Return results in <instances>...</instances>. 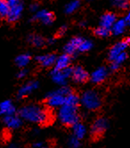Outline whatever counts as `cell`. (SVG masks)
<instances>
[{
	"instance_id": "cell-1",
	"label": "cell",
	"mask_w": 130,
	"mask_h": 148,
	"mask_svg": "<svg viewBox=\"0 0 130 148\" xmlns=\"http://www.w3.org/2000/svg\"><path fill=\"white\" fill-rule=\"evenodd\" d=\"M20 117L25 121L44 125L49 122V112L39 104H26L19 110Z\"/></svg>"
},
{
	"instance_id": "cell-2",
	"label": "cell",
	"mask_w": 130,
	"mask_h": 148,
	"mask_svg": "<svg viewBox=\"0 0 130 148\" xmlns=\"http://www.w3.org/2000/svg\"><path fill=\"white\" fill-rule=\"evenodd\" d=\"M57 117L59 121L66 127H72L76 123L80 121V115L79 106L64 103L58 109Z\"/></svg>"
},
{
	"instance_id": "cell-3",
	"label": "cell",
	"mask_w": 130,
	"mask_h": 148,
	"mask_svg": "<svg viewBox=\"0 0 130 148\" xmlns=\"http://www.w3.org/2000/svg\"><path fill=\"white\" fill-rule=\"evenodd\" d=\"M80 104L88 111H97L103 105V98L99 92L94 89L84 91L80 96Z\"/></svg>"
},
{
	"instance_id": "cell-4",
	"label": "cell",
	"mask_w": 130,
	"mask_h": 148,
	"mask_svg": "<svg viewBox=\"0 0 130 148\" xmlns=\"http://www.w3.org/2000/svg\"><path fill=\"white\" fill-rule=\"evenodd\" d=\"M72 92L71 88L67 86H62L59 88L51 91L47 95V104L49 108H60L66 102V97Z\"/></svg>"
},
{
	"instance_id": "cell-5",
	"label": "cell",
	"mask_w": 130,
	"mask_h": 148,
	"mask_svg": "<svg viewBox=\"0 0 130 148\" xmlns=\"http://www.w3.org/2000/svg\"><path fill=\"white\" fill-rule=\"evenodd\" d=\"M110 128V121L106 117L96 118L91 125L90 132L94 138H99L105 134Z\"/></svg>"
},
{
	"instance_id": "cell-6",
	"label": "cell",
	"mask_w": 130,
	"mask_h": 148,
	"mask_svg": "<svg viewBox=\"0 0 130 148\" xmlns=\"http://www.w3.org/2000/svg\"><path fill=\"white\" fill-rule=\"evenodd\" d=\"M72 74V68L69 67L64 70H57L53 69L51 71V79L52 80L55 82L60 87L62 86H66L67 80L71 78Z\"/></svg>"
},
{
	"instance_id": "cell-7",
	"label": "cell",
	"mask_w": 130,
	"mask_h": 148,
	"mask_svg": "<svg viewBox=\"0 0 130 148\" xmlns=\"http://www.w3.org/2000/svg\"><path fill=\"white\" fill-rule=\"evenodd\" d=\"M9 5V12L7 20L9 22H16L23 12V4L21 0H7Z\"/></svg>"
},
{
	"instance_id": "cell-8",
	"label": "cell",
	"mask_w": 130,
	"mask_h": 148,
	"mask_svg": "<svg viewBox=\"0 0 130 148\" xmlns=\"http://www.w3.org/2000/svg\"><path fill=\"white\" fill-rule=\"evenodd\" d=\"M39 83L37 80H30L25 83L23 86H21L17 92V98L18 99H23L29 95H31L35 90L38 88Z\"/></svg>"
},
{
	"instance_id": "cell-9",
	"label": "cell",
	"mask_w": 130,
	"mask_h": 148,
	"mask_svg": "<svg viewBox=\"0 0 130 148\" xmlns=\"http://www.w3.org/2000/svg\"><path fill=\"white\" fill-rule=\"evenodd\" d=\"M108 76H109V69H107L104 66H101L96 68L92 72L89 79L95 85H99V84H102L106 80Z\"/></svg>"
},
{
	"instance_id": "cell-10",
	"label": "cell",
	"mask_w": 130,
	"mask_h": 148,
	"mask_svg": "<svg viewBox=\"0 0 130 148\" xmlns=\"http://www.w3.org/2000/svg\"><path fill=\"white\" fill-rule=\"evenodd\" d=\"M128 43L126 41V40H122V41H120V42H117L116 44H114L110 51H109V54H108V59H109L110 62H112L114 61L118 56L121 55L122 53L126 52L127 47H128Z\"/></svg>"
},
{
	"instance_id": "cell-11",
	"label": "cell",
	"mask_w": 130,
	"mask_h": 148,
	"mask_svg": "<svg viewBox=\"0 0 130 148\" xmlns=\"http://www.w3.org/2000/svg\"><path fill=\"white\" fill-rule=\"evenodd\" d=\"M90 78V75L82 66H75L72 68L71 79L78 84L86 83Z\"/></svg>"
},
{
	"instance_id": "cell-12",
	"label": "cell",
	"mask_w": 130,
	"mask_h": 148,
	"mask_svg": "<svg viewBox=\"0 0 130 148\" xmlns=\"http://www.w3.org/2000/svg\"><path fill=\"white\" fill-rule=\"evenodd\" d=\"M3 121L5 125V127H7L10 130H19L21 126H23V120L20 117V115L13 114V115H9V116H5V117L3 118Z\"/></svg>"
},
{
	"instance_id": "cell-13",
	"label": "cell",
	"mask_w": 130,
	"mask_h": 148,
	"mask_svg": "<svg viewBox=\"0 0 130 148\" xmlns=\"http://www.w3.org/2000/svg\"><path fill=\"white\" fill-rule=\"evenodd\" d=\"M84 38H80V37H75L72 38L68 43L64 46L63 47V51H64V54H67L69 56H73L75 55L76 53L79 51V47L81 44V42Z\"/></svg>"
},
{
	"instance_id": "cell-14",
	"label": "cell",
	"mask_w": 130,
	"mask_h": 148,
	"mask_svg": "<svg viewBox=\"0 0 130 148\" xmlns=\"http://www.w3.org/2000/svg\"><path fill=\"white\" fill-rule=\"evenodd\" d=\"M33 19L39 21V22L46 25H50L53 23V20H55V16H53V14L51 12L47 11V10H38L34 15Z\"/></svg>"
},
{
	"instance_id": "cell-15",
	"label": "cell",
	"mask_w": 130,
	"mask_h": 148,
	"mask_svg": "<svg viewBox=\"0 0 130 148\" xmlns=\"http://www.w3.org/2000/svg\"><path fill=\"white\" fill-rule=\"evenodd\" d=\"M16 113V108L14 103L11 100H4L0 103V116L5 117V116L13 115Z\"/></svg>"
},
{
	"instance_id": "cell-16",
	"label": "cell",
	"mask_w": 130,
	"mask_h": 148,
	"mask_svg": "<svg viewBox=\"0 0 130 148\" xmlns=\"http://www.w3.org/2000/svg\"><path fill=\"white\" fill-rule=\"evenodd\" d=\"M56 56L55 54H47L43 56H38L37 57V61L39 64L43 67H51L55 64Z\"/></svg>"
},
{
	"instance_id": "cell-17",
	"label": "cell",
	"mask_w": 130,
	"mask_h": 148,
	"mask_svg": "<svg viewBox=\"0 0 130 148\" xmlns=\"http://www.w3.org/2000/svg\"><path fill=\"white\" fill-rule=\"evenodd\" d=\"M70 62H71V56L67 54H63L56 58L55 69L64 70L66 68H69V67H70Z\"/></svg>"
},
{
	"instance_id": "cell-18",
	"label": "cell",
	"mask_w": 130,
	"mask_h": 148,
	"mask_svg": "<svg viewBox=\"0 0 130 148\" xmlns=\"http://www.w3.org/2000/svg\"><path fill=\"white\" fill-rule=\"evenodd\" d=\"M117 16L113 13H106L104 14L100 20V26L107 28V29H112L113 24L116 23L117 21Z\"/></svg>"
},
{
	"instance_id": "cell-19",
	"label": "cell",
	"mask_w": 130,
	"mask_h": 148,
	"mask_svg": "<svg viewBox=\"0 0 130 148\" xmlns=\"http://www.w3.org/2000/svg\"><path fill=\"white\" fill-rule=\"evenodd\" d=\"M71 128H72V135L76 137H78V138L80 140H82L86 136V134H88L86 126L80 121L73 125Z\"/></svg>"
},
{
	"instance_id": "cell-20",
	"label": "cell",
	"mask_w": 130,
	"mask_h": 148,
	"mask_svg": "<svg viewBox=\"0 0 130 148\" xmlns=\"http://www.w3.org/2000/svg\"><path fill=\"white\" fill-rule=\"evenodd\" d=\"M127 27L124 19H118L116 21V23L113 24V26L111 29V32L113 33L115 36H120L124 33L126 30V28Z\"/></svg>"
},
{
	"instance_id": "cell-21",
	"label": "cell",
	"mask_w": 130,
	"mask_h": 148,
	"mask_svg": "<svg viewBox=\"0 0 130 148\" xmlns=\"http://www.w3.org/2000/svg\"><path fill=\"white\" fill-rule=\"evenodd\" d=\"M29 62H30V56L29 54H21L18 56L15 59L16 65L20 69L26 68L29 63Z\"/></svg>"
},
{
	"instance_id": "cell-22",
	"label": "cell",
	"mask_w": 130,
	"mask_h": 148,
	"mask_svg": "<svg viewBox=\"0 0 130 148\" xmlns=\"http://www.w3.org/2000/svg\"><path fill=\"white\" fill-rule=\"evenodd\" d=\"M28 41L29 44L36 47H41L46 44L45 38L39 35H29L28 38Z\"/></svg>"
},
{
	"instance_id": "cell-23",
	"label": "cell",
	"mask_w": 130,
	"mask_h": 148,
	"mask_svg": "<svg viewBox=\"0 0 130 148\" xmlns=\"http://www.w3.org/2000/svg\"><path fill=\"white\" fill-rule=\"evenodd\" d=\"M65 103L79 106V105L80 104V97H79L77 94L72 91L70 94H69L66 97V102H65Z\"/></svg>"
},
{
	"instance_id": "cell-24",
	"label": "cell",
	"mask_w": 130,
	"mask_h": 148,
	"mask_svg": "<svg viewBox=\"0 0 130 148\" xmlns=\"http://www.w3.org/2000/svg\"><path fill=\"white\" fill-rule=\"evenodd\" d=\"M80 5V2L79 0H72L70 3H68L66 5H65V13L70 14L74 13L75 11H77Z\"/></svg>"
},
{
	"instance_id": "cell-25",
	"label": "cell",
	"mask_w": 130,
	"mask_h": 148,
	"mask_svg": "<svg viewBox=\"0 0 130 148\" xmlns=\"http://www.w3.org/2000/svg\"><path fill=\"white\" fill-rule=\"evenodd\" d=\"M112 5L120 10H127L130 7V0H112Z\"/></svg>"
},
{
	"instance_id": "cell-26",
	"label": "cell",
	"mask_w": 130,
	"mask_h": 148,
	"mask_svg": "<svg viewBox=\"0 0 130 148\" xmlns=\"http://www.w3.org/2000/svg\"><path fill=\"white\" fill-rule=\"evenodd\" d=\"M93 42L89 39H83L81 44L79 47V52L84 53V52H88L89 50H91L93 48Z\"/></svg>"
},
{
	"instance_id": "cell-27",
	"label": "cell",
	"mask_w": 130,
	"mask_h": 148,
	"mask_svg": "<svg viewBox=\"0 0 130 148\" xmlns=\"http://www.w3.org/2000/svg\"><path fill=\"white\" fill-rule=\"evenodd\" d=\"M111 33V29H107V28H104V27H98L96 28L95 30H94V34L96 36H98L100 38H106L110 35Z\"/></svg>"
},
{
	"instance_id": "cell-28",
	"label": "cell",
	"mask_w": 130,
	"mask_h": 148,
	"mask_svg": "<svg viewBox=\"0 0 130 148\" xmlns=\"http://www.w3.org/2000/svg\"><path fill=\"white\" fill-rule=\"evenodd\" d=\"M9 5L7 0H0V17H7Z\"/></svg>"
},
{
	"instance_id": "cell-29",
	"label": "cell",
	"mask_w": 130,
	"mask_h": 148,
	"mask_svg": "<svg viewBox=\"0 0 130 148\" xmlns=\"http://www.w3.org/2000/svg\"><path fill=\"white\" fill-rule=\"evenodd\" d=\"M68 145L70 148H80L81 140L72 135L71 136L69 137V139H68Z\"/></svg>"
},
{
	"instance_id": "cell-30",
	"label": "cell",
	"mask_w": 130,
	"mask_h": 148,
	"mask_svg": "<svg viewBox=\"0 0 130 148\" xmlns=\"http://www.w3.org/2000/svg\"><path fill=\"white\" fill-rule=\"evenodd\" d=\"M29 74V70L26 68H23L19 70V71L17 72V78L18 79H24L25 77H27V75Z\"/></svg>"
},
{
	"instance_id": "cell-31",
	"label": "cell",
	"mask_w": 130,
	"mask_h": 148,
	"mask_svg": "<svg viewBox=\"0 0 130 148\" xmlns=\"http://www.w3.org/2000/svg\"><path fill=\"white\" fill-rule=\"evenodd\" d=\"M29 10L32 13H37L38 11V3H32L29 5Z\"/></svg>"
},
{
	"instance_id": "cell-32",
	"label": "cell",
	"mask_w": 130,
	"mask_h": 148,
	"mask_svg": "<svg viewBox=\"0 0 130 148\" xmlns=\"http://www.w3.org/2000/svg\"><path fill=\"white\" fill-rule=\"evenodd\" d=\"M124 20H125V22H126L127 25V26H130V9L127 11V14H126Z\"/></svg>"
},
{
	"instance_id": "cell-33",
	"label": "cell",
	"mask_w": 130,
	"mask_h": 148,
	"mask_svg": "<svg viewBox=\"0 0 130 148\" xmlns=\"http://www.w3.org/2000/svg\"><path fill=\"white\" fill-rule=\"evenodd\" d=\"M44 146V143L43 142H40V141H38V142H35L32 145V148H42Z\"/></svg>"
},
{
	"instance_id": "cell-34",
	"label": "cell",
	"mask_w": 130,
	"mask_h": 148,
	"mask_svg": "<svg viewBox=\"0 0 130 148\" xmlns=\"http://www.w3.org/2000/svg\"><path fill=\"white\" fill-rule=\"evenodd\" d=\"M65 30H66V26H62L59 30V35H62L65 32Z\"/></svg>"
},
{
	"instance_id": "cell-35",
	"label": "cell",
	"mask_w": 130,
	"mask_h": 148,
	"mask_svg": "<svg viewBox=\"0 0 130 148\" xmlns=\"http://www.w3.org/2000/svg\"><path fill=\"white\" fill-rule=\"evenodd\" d=\"M6 148H20V146L18 145H16V144H11Z\"/></svg>"
},
{
	"instance_id": "cell-36",
	"label": "cell",
	"mask_w": 130,
	"mask_h": 148,
	"mask_svg": "<svg viewBox=\"0 0 130 148\" xmlns=\"http://www.w3.org/2000/svg\"><path fill=\"white\" fill-rule=\"evenodd\" d=\"M126 41L127 42L128 44H130V37H128V38H127L126 39Z\"/></svg>"
},
{
	"instance_id": "cell-37",
	"label": "cell",
	"mask_w": 130,
	"mask_h": 148,
	"mask_svg": "<svg viewBox=\"0 0 130 148\" xmlns=\"http://www.w3.org/2000/svg\"><path fill=\"white\" fill-rule=\"evenodd\" d=\"M42 148H48V147H47V146H45V145H44V146H43Z\"/></svg>"
},
{
	"instance_id": "cell-38",
	"label": "cell",
	"mask_w": 130,
	"mask_h": 148,
	"mask_svg": "<svg viewBox=\"0 0 130 148\" xmlns=\"http://www.w3.org/2000/svg\"><path fill=\"white\" fill-rule=\"evenodd\" d=\"M85 1H90V0H85Z\"/></svg>"
}]
</instances>
